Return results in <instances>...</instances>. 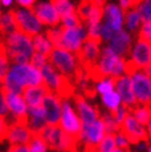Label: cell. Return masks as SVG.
I'll list each match as a JSON object with an SVG mask.
<instances>
[{"instance_id": "1", "label": "cell", "mask_w": 151, "mask_h": 152, "mask_svg": "<svg viewBox=\"0 0 151 152\" xmlns=\"http://www.w3.org/2000/svg\"><path fill=\"white\" fill-rule=\"evenodd\" d=\"M89 78L94 83L104 77L119 78L128 74V58L118 56L110 47L105 46L102 48V53L98 63L87 71Z\"/></svg>"}, {"instance_id": "2", "label": "cell", "mask_w": 151, "mask_h": 152, "mask_svg": "<svg viewBox=\"0 0 151 152\" xmlns=\"http://www.w3.org/2000/svg\"><path fill=\"white\" fill-rule=\"evenodd\" d=\"M7 57L14 64H26L35 53L32 37L21 31H15L5 37Z\"/></svg>"}, {"instance_id": "3", "label": "cell", "mask_w": 151, "mask_h": 152, "mask_svg": "<svg viewBox=\"0 0 151 152\" xmlns=\"http://www.w3.org/2000/svg\"><path fill=\"white\" fill-rule=\"evenodd\" d=\"M45 84L51 90V93L56 94L61 100H67L68 98L74 96L76 84L72 79L59 73L51 63L45 64L41 68Z\"/></svg>"}, {"instance_id": "4", "label": "cell", "mask_w": 151, "mask_h": 152, "mask_svg": "<svg viewBox=\"0 0 151 152\" xmlns=\"http://www.w3.org/2000/svg\"><path fill=\"white\" fill-rule=\"evenodd\" d=\"M48 61L57 71H59V73H62L74 82L76 74L79 69L78 59L74 53L65 48H55L50 55Z\"/></svg>"}, {"instance_id": "5", "label": "cell", "mask_w": 151, "mask_h": 152, "mask_svg": "<svg viewBox=\"0 0 151 152\" xmlns=\"http://www.w3.org/2000/svg\"><path fill=\"white\" fill-rule=\"evenodd\" d=\"M149 64H151V43L138 37L128 56V74L136 69H144Z\"/></svg>"}, {"instance_id": "6", "label": "cell", "mask_w": 151, "mask_h": 152, "mask_svg": "<svg viewBox=\"0 0 151 152\" xmlns=\"http://www.w3.org/2000/svg\"><path fill=\"white\" fill-rule=\"evenodd\" d=\"M20 84L24 87H36L45 84L43 75L41 73V69L34 67L32 64H14L9 71Z\"/></svg>"}, {"instance_id": "7", "label": "cell", "mask_w": 151, "mask_h": 152, "mask_svg": "<svg viewBox=\"0 0 151 152\" xmlns=\"http://www.w3.org/2000/svg\"><path fill=\"white\" fill-rule=\"evenodd\" d=\"M129 75L138 104L151 105V78L142 69L133 71Z\"/></svg>"}, {"instance_id": "8", "label": "cell", "mask_w": 151, "mask_h": 152, "mask_svg": "<svg viewBox=\"0 0 151 152\" xmlns=\"http://www.w3.org/2000/svg\"><path fill=\"white\" fill-rule=\"evenodd\" d=\"M59 126L62 127V130L66 134H68L73 139L79 141L83 125L79 116L76 114L71 104L67 100L62 102V113H61V120H59Z\"/></svg>"}, {"instance_id": "9", "label": "cell", "mask_w": 151, "mask_h": 152, "mask_svg": "<svg viewBox=\"0 0 151 152\" xmlns=\"http://www.w3.org/2000/svg\"><path fill=\"white\" fill-rule=\"evenodd\" d=\"M14 11L19 31L26 34L30 37L39 35L40 30H42V24L37 19L32 9L22 7V9H14Z\"/></svg>"}, {"instance_id": "10", "label": "cell", "mask_w": 151, "mask_h": 152, "mask_svg": "<svg viewBox=\"0 0 151 152\" xmlns=\"http://www.w3.org/2000/svg\"><path fill=\"white\" fill-rule=\"evenodd\" d=\"M87 39H88V32H87V27L84 25L78 27H71V28L63 26L62 48L77 55Z\"/></svg>"}, {"instance_id": "11", "label": "cell", "mask_w": 151, "mask_h": 152, "mask_svg": "<svg viewBox=\"0 0 151 152\" xmlns=\"http://www.w3.org/2000/svg\"><path fill=\"white\" fill-rule=\"evenodd\" d=\"M100 53H102L100 42L87 39L86 42L83 43L81 51L76 55V57H77V59H78L79 66L84 71H88L98 63L99 57H100Z\"/></svg>"}, {"instance_id": "12", "label": "cell", "mask_w": 151, "mask_h": 152, "mask_svg": "<svg viewBox=\"0 0 151 152\" xmlns=\"http://www.w3.org/2000/svg\"><path fill=\"white\" fill-rule=\"evenodd\" d=\"M120 131L126 135V137L130 140L131 145H136V143L142 141H149V134L146 130V126L140 124L131 115V113L128 115V118L120 126Z\"/></svg>"}, {"instance_id": "13", "label": "cell", "mask_w": 151, "mask_h": 152, "mask_svg": "<svg viewBox=\"0 0 151 152\" xmlns=\"http://www.w3.org/2000/svg\"><path fill=\"white\" fill-rule=\"evenodd\" d=\"M105 135H107L105 125L103 123V120L99 118L89 126L82 127L79 142L84 143L87 146H90V147H98V145H99L100 141L104 139Z\"/></svg>"}, {"instance_id": "14", "label": "cell", "mask_w": 151, "mask_h": 152, "mask_svg": "<svg viewBox=\"0 0 151 152\" xmlns=\"http://www.w3.org/2000/svg\"><path fill=\"white\" fill-rule=\"evenodd\" d=\"M42 106L45 109V116H46L47 125L51 126H58L59 120H61V113H62V102L61 99L54 93H47L45 96Z\"/></svg>"}, {"instance_id": "15", "label": "cell", "mask_w": 151, "mask_h": 152, "mask_svg": "<svg viewBox=\"0 0 151 152\" xmlns=\"http://www.w3.org/2000/svg\"><path fill=\"white\" fill-rule=\"evenodd\" d=\"M115 90L120 95V98H122L123 105L126 106L128 109L131 110L138 105V100L134 94L131 79L129 74H124L115 79Z\"/></svg>"}, {"instance_id": "16", "label": "cell", "mask_w": 151, "mask_h": 152, "mask_svg": "<svg viewBox=\"0 0 151 152\" xmlns=\"http://www.w3.org/2000/svg\"><path fill=\"white\" fill-rule=\"evenodd\" d=\"M125 11L118 4L107 3L103 9V22L108 24L115 32L124 30Z\"/></svg>"}, {"instance_id": "17", "label": "cell", "mask_w": 151, "mask_h": 152, "mask_svg": "<svg viewBox=\"0 0 151 152\" xmlns=\"http://www.w3.org/2000/svg\"><path fill=\"white\" fill-rule=\"evenodd\" d=\"M133 43H134L133 35L124 28V30H120V31L114 34L113 39L108 42L107 46L110 47L118 56L126 58V56H129V52L133 47Z\"/></svg>"}, {"instance_id": "18", "label": "cell", "mask_w": 151, "mask_h": 152, "mask_svg": "<svg viewBox=\"0 0 151 152\" xmlns=\"http://www.w3.org/2000/svg\"><path fill=\"white\" fill-rule=\"evenodd\" d=\"M74 103H76L78 116L82 121L83 126H89L90 124H93L94 121H97L100 118V114L98 111V109L90 105L82 94L74 95Z\"/></svg>"}, {"instance_id": "19", "label": "cell", "mask_w": 151, "mask_h": 152, "mask_svg": "<svg viewBox=\"0 0 151 152\" xmlns=\"http://www.w3.org/2000/svg\"><path fill=\"white\" fill-rule=\"evenodd\" d=\"M37 19L40 20L41 24L43 25H48V26H56L59 24V16L58 11L55 9V6L51 3L47 1H40L39 4H36L35 6L31 7Z\"/></svg>"}, {"instance_id": "20", "label": "cell", "mask_w": 151, "mask_h": 152, "mask_svg": "<svg viewBox=\"0 0 151 152\" xmlns=\"http://www.w3.org/2000/svg\"><path fill=\"white\" fill-rule=\"evenodd\" d=\"M34 131L27 125H22L19 123H10L9 124V140L10 145H29L34 137Z\"/></svg>"}, {"instance_id": "21", "label": "cell", "mask_w": 151, "mask_h": 152, "mask_svg": "<svg viewBox=\"0 0 151 152\" xmlns=\"http://www.w3.org/2000/svg\"><path fill=\"white\" fill-rule=\"evenodd\" d=\"M51 90L47 88L46 84L42 86H36V87H26L22 92V96L29 105V108L32 106H41L43 103L45 96L50 93Z\"/></svg>"}, {"instance_id": "22", "label": "cell", "mask_w": 151, "mask_h": 152, "mask_svg": "<svg viewBox=\"0 0 151 152\" xmlns=\"http://www.w3.org/2000/svg\"><path fill=\"white\" fill-rule=\"evenodd\" d=\"M15 31H18L16 18H15V11L9 10L0 15V35L6 37Z\"/></svg>"}, {"instance_id": "23", "label": "cell", "mask_w": 151, "mask_h": 152, "mask_svg": "<svg viewBox=\"0 0 151 152\" xmlns=\"http://www.w3.org/2000/svg\"><path fill=\"white\" fill-rule=\"evenodd\" d=\"M144 24L141 19V15L138 11L136 7H134L131 10L125 11V21H124V28L131 35L135 32H139L141 25Z\"/></svg>"}, {"instance_id": "24", "label": "cell", "mask_w": 151, "mask_h": 152, "mask_svg": "<svg viewBox=\"0 0 151 152\" xmlns=\"http://www.w3.org/2000/svg\"><path fill=\"white\" fill-rule=\"evenodd\" d=\"M32 43H34V50L35 52H40L42 55L50 57L52 51L55 50L54 45L50 41V39L46 36V34H39L32 37Z\"/></svg>"}, {"instance_id": "25", "label": "cell", "mask_w": 151, "mask_h": 152, "mask_svg": "<svg viewBox=\"0 0 151 152\" xmlns=\"http://www.w3.org/2000/svg\"><path fill=\"white\" fill-rule=\"evenodd\" d=\"M100 96H102L103 105L105 106V109H107L109 113H114L117 109H119L120 106L123 105L122 98H120V95L118 94L117 90H113V92L100 95Z\"/></svg>"}, {"instance_id": "26", "label": "cell", "mask_w": 151, "mask_h": 152, "mask_svg": "<svg viewBox=\"0 0 151 152\" xmlns=\"http://www.w3.org/2000/svg\"><path fill=\"white\" fill-rule=\"evenodd\" d=\"M131 115L136 119L140 124L146 126L151 120V105H140L138 104L134 109L130 110Z\"/></svg>"}, {"instance_id": "27", "label": "cell", "mask_w": 151, "mask_h": 152, "mask_svg": "<svg viewBox=\"0 0 151 152\" xmlns=\"http://www.w3.org/2000/svg\"><path fill=\"white\" fill-rule=\"evenodd\" d=\"M95 86V92L97 94L104 95L107 93H110L113 90H115V78L113 77H104L100 80L94 83Z\"/></svg>"}, {"instance_id": "28", "label": "cell", "mask_w": 151, "mask_h": 152, "mask_svg": "<svg viewBox=\"0 0 151 152\" xmlns=\"http://www.w3.org/2000/svg\"><path fill=\"white\" fill-rule=\"evenodd\" d=\"M51 4L55 6V9L61 15V18L66 16V15H71L77 12L74 5L70 1V0H51Z\"/></svg>"}, {"instance_id": "29", "label": "cell", "mask_w": 151, "mask_h": 152, "mask_svg": "<svg viewBox=\"0 0 151 152\" xmlns=\"http://www.w3.org/2000/svg\"><path fill=\"white\" fill-rule=\"evenodd\" d=\"M9 57H7V51L5 42L0 43V80L4 83L7 73H9Z\"/></svg>"}, {"instance_id": "30", "label": "cell", "mask_w": 151, "mask_h": 152, "mask_svg": "<svg viewBox=\"0 0 151 152\" xmlns=\"http://www.w3.org/2000/svg\"><path fill=\"white\" fill-rule=\"evenodd\" d=\"M100 119L103 120V123L105 125V130H107V134H113L115 135L117 132L120 131V125L117 123V120L113 116V114L107 111L100 115Z\"/></svg>"}, {"instance_id": "31", "label": "cell", "mask_w": 151, "mask_h": 152, "mask_svg": "<svg viewBox=\"0 0 151 152\" xmlns=\"http://www.w3.org/2000/svg\"><path fill=\"white\" fill-rule=\"evenodd\" d=\"M93 0H81L78 6H77V14H78V16L81 18L82 22H83V25L86 26V22L89 18V15H90V11H92L93 9Z\"/></svg>"}, {"instance_id": "32", "label": "cell", "mask_w": 151, "mask_h": 152, "mask_svg": "<svg viewBox=\"0 0 151 152\" xmlns=\"http://www.w3.org/2000/svg\"><path fill=\"white\" fill-rule=\"evenodd\" d=\"M62 32H63V26L61 25L59 27L48 28L46 31V36L50 39L55 48H62Z\"/></svg>"}, {"instance_id": "33", "label": "cell", "mask_w": 151, "mask_h": 152, "mask_svg": "<svg viewBox=\"0 0 151 152\" xmlns=\"http://www.w3.org/2000/svg\"><path fill=\"white\" fill-rule=\"evenodd\" d=\"M118 147H117V142H115V135H113V134L105 135L104 139L100 141V143L97 147L98 152H113Z\"/></svg>"}, {"instance_id": "34", "label": "cell", "mask_w": 151, "mask_h": 152, "mask_svg": "<svg viewBox=\"0 0 151 152\" xmlns=\"http://www.w3.org/2000/svg\"><path fill=\"white\" fill-rule=\"evenodd\" d=\"M136 9L141 15L142 22H151V0H140Z\"/></svg>"}, {"instance_id": "35", "label": "cell", "mask_w": 151, "mask_h": 152, "mask_svg": "<svg viewBox=\"0 0 151 152\" xmlns=\"http://www.w3.org/2000/svg\"><path fill=\"white\" fill-rule=\"evenodd\" d=\"M29 147L31 150V152H46L48 148L46 141L36 132L34 134V137H32L31 142L29 143Z\"/></svg>"}, {"instance_id": "36", "label": "cell", "mask_w": 151, "mask_h": 152, "mask_svg": "<svg viewBox=\"0 0 151 152\" xmlns=\"http://www.w3.org/2000/svg\"><path fill=\"white\" fill-rule=\"evenodd\" d=\"M61 21H62V26L65 27H78V26H82L83 22L81 20V18L78 16L77 12L74 14H71V15H66V16L61 18Z\"/></svg>"}, {"instance_id": "37", "label": "cell", "mask_w": 151, "mask_h": 152, "mask_svg": "<svg viewBox=\"0 0 151 152\" xmlns=\"http://www.w3.org/2000/svg\"><path fill=\"white\" fill-rule=\"evenodd\" d=\"M115 142H117V147L123 150V151H128L130 150V146H131V142L130 140L126 137V135L123 134L122 131H119L115 134Z\"/></svg>"}, {"instance_id": "38", "label": "cell", "mask_w": 151, "mask_h": 152, "mask_svg": "<svg viewBox=\"0 0 151 152\" xmlns=\"http://www.w3.org/2000/svg\"><path fill=\"white\" fill-rule=\"evenodd\" d=\"M47 61H48L47 56L42 55V53H40V52H35L32 55V57H31V59H30V64H32L34 67L41 69L45 64H47Z\"/></svg>"}, {"instance_id": "39", "label": "cell", "mask_w": 151, "mask_h": 152, "mask_svg": "<svg viewBox=\"0 0 151 152\" xmlns=\"http://www.w3.org/2000/svg\"><path fill=\"white\" fill-rule=\"evenodd\" d=\"M113 114V116H114V119L117 120V123L122 126V124L124 123V120L128 118V115L130 114V109H128L126 106L122 105L119 109H117L114 113H111Z\"/></svg>"}, {"instance_id": "40", "label": "cell", "mask_w": 151, "mask_h": 152, "mask_svg": "<svg viewBox=\"0 0 151 152\" xmlns=\"http://www.w3.org/2000/svg\"><path fill=\"white\" fill-rule=\"evenodd\" d=\"M138 37L151 43V22H144V24L141 25L139 32H138Z\"/></svg>"}, {"instance_id": "41", "label": "cell", "mask_w": 151, "mask_h": 152, "mask_svg": "<svg viewBox=\"0 0 151 152\" xmlns=\"http://www.w3.org/2000/svg\"><path fill=\"white\" fill-rule=\"evenodd\" d=\"M115 31L113 30L108 24H105V22H102V42H109L111 39H113V36H114Z\"/></svg>"}, {"instance_id": "42", "label": "cell", "mask_w": 151, "mask_h": 152, "mask_svg": "<svg viewBox=\"0 0 151 152\" xmlns=\"http://www.w3.org/2000/svg\"><path fill=\"white\" fill-rule=\"evenodd\" d=\"M7 135H9V124L6 123L5 116L0 115V142L7 139Z\"/></svg>"}, {"instance_id": "43", "label": "cell", "mask_w": 151, "mask_h": 152, "mask_svg": "<svg viewBox=\"0 0 151 152\" xmlns=\"http://www.w3.org/2000/svg\"><path fill=\"white\" fill-rule=\"evenodd\" d=\"M138 4H139V0H118V5L124 11L134 9V7H136Z\"/></svg>"}, {"instance_id": "44", "label": "cell", "mask_w": 151, "mask_h": 152, "mask_svg": "<svg viewBox=\"0 0 151 152\" xmlns=\"http://www.w3.org/2000/svg\"><path fill=\"white\" fill-rule=\"evenodd\" d=\"M7 114H9V108H7V105H6L5 98H4L3 90H1V92H0V115L6 116Z\"/></svg>"}, {"instance_id": "45", "label": "cell", "mask_w": 151, "mask_h": 152, "mask_svg": "<svg viewBox=\"0 0 151 152\" xmlns=\"http://www.w3.org/2000/svg\"><path fill=\"white\" fill-rule=\"evenodd\" d=\"M7 151L9 152H31L29 145H10Z\"/></svg>"}, {"instance_id": "46", "label": "cell", "mask_w": 151, "mask_h": 152, "mask_svg": "<svg viewBox=\"0 0 151 152\" xmlns=\"http://www.w3.org/2000/svg\"><path fill=\"white\" fill-rule=\"evenodd\" d=\"M149 145L150 143L147 142V141H142V142H139V143H136V151L138 152H142V151H147V147H149Z\"/></svg>"}, {"instance_id": "47", "label": "cell", "mask_w": 151, "mask_h": 152, "mask_svg": "<svg viewBox=\"0 0 151 152\" xmlns=\"http://www.w3.org/2000/svg\"><path fill=\"white\" fill-rule=\"evenodd\" d=\"M16 1L22 5L24 7H27V9H31V6L34 5V3L36 1V0H16Z\"/></svg>"}, {"instance_id": "48", "label": "cell", "mask_w": 151, "mask_h": 152, "mask_svg": "<svg viewBox=\"0 0 151 152\" xmlns=\"http://www.w3.org/2000/svg\"><path fill=\"white\" fill-rule=\"evenodd\" d=\"M142 71H144V72H145V73L149 75V77L151 78V64H149V66H147L146 68H144V69H142Z\"/></svg>"}, {"instance_id": "49", "label": "cell", "mask_w": 151, "mask_h": 152, "mask_svg": "<svg viewBox=\"0 0 151 152\" xmlns=\"http://www.w3.org/2000/svg\"><path fill=\"white\" fill-rule=\"evenodd\" d=\"M146 130H147V134H149V139L151 140V120L149 121V124L146 125Z\"/></svg>"}, {"instance_id": "50", "label": "cell", "mask_w": 151, "mask_h": 152, "mask_svg": "<svg viewBox=\"0 0 151 152\" xmlns=\"http://www.w3.org/2000/svg\"><path fill=\"white\" fill-rule=\"evenodd\" d=\"M11 3H12V0H1V4L4 6H9Z\"/></svg>"}, {"instance_id": "51", "label": "cell", "mask_w": 151, "mask_h": 152, "mask_svg": "<svg viewBox=\"0 0 151 152\" xmlns=\"http://www.w3.org/2000/svg\"><path fill=\"white\" fill-rule=\"evenodd\" d=\"M3 88H4V83H3L1 80H0V92L3 90Z\"/></svg>"}, {"instance_id": "52", "label": "cell", "mask_w": 151, "mask_h": 152, "mask_svg": "<svg viewBox=\"0 0 151 152\" xmlns=\"http://www.w3.org/2000/svg\"><path fill=\"white\" fill-rule=\"evenodd\" d=\"M113 152H125V151H123V150H120V148H117V150H114Z\"/></svg>"}, {"instance_id": "53", "label": "cell", "mask_w": 151, "mask_h": 152, "mask_svg": "<svg viewBox=\"0 0 151 152\" xmlns=\"http://www.w3.org/2000/svg\"><path fill=\"white\" fill-rule=\"evenodd\" d=\"M146 152H151V143L149 145V147H147V151H146Z\"/></svg>"}, {"instance_id": "54", "label": "cell", "mask_w": 151, "mask_h": 152, "mask_svg": "<svg viewBox=\"0 0 151 152\" xmlns=\"http://www.w3.org/2000/svg\"><path fill=\"white\" fill-rule=\"evenodd\" d=\"M0 3H1V0H0ZM3 12H1V4H0V15H1Z\"/></svg>"}, {"instance_id": "55", "label": "cell", "mask_w": 151, "mask_h": 152, "mask_svg": "<svg viewBox=\"0 0 151 152\" xmlns=\"http://www.w3.org/2000/svg\"><path fill=\"white\" fill-rule=\"evenodd\" d=\"M125 152H138V151H133V150H128V151H125Z\"/></svg>"}, {"instance_id": "56", "label": "cell", "mask_w": 151, "mask_h": 152, "mask_svg": "<svg viewBox=\"0 0 151 152\" xmlns=\"http://www.w3.org/2000/svg\"><path fill=\"white\" fill-rule=\"evenodd\" d=\"M6 152H9V151H6Z\"/></svg>"}, {"instance_id": "57", "label": "cell", "mask_w": 151, "mask_h": 152, "mask_svg": "<svg viewBox=\"0 0 151 152\" xmlns=\"http://www.w3.org/2000/svg\"><path fill=\"white\" fill-rule=\"evenodd\" d=\"M139 1H140V0H139Z\"/></svg>"}]
</instances>
